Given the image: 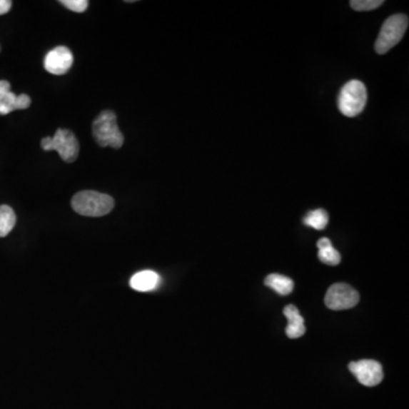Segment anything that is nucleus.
Here are the masks:
<instances>
[{
  "label": "nucleus",
  "instance_id": "f257e3e1",
  "mask_svg": "<svg viewBox=\"0 0 409 409\" xmlns=\"http://www.w3.org/2000/svg\"><path fill=\"white\" fill-rule=\"evenodd\" d=\"M72 207L78 214L89 218H101L114 208V199L101 192L81 191L72 198Z\"/></svg>",
  "mask_w": 409,
  "mask_h": 409
},
{
  "label": "nucleus",
  "instance_id": "f03ea898",
  "mask_svg": "<svg viewBox=\"0 0 409 409\" xmlns=\"http://www.w3.org/2000/svg\"><path fill=\"white\" fill-rule=\"evenodd\" d=\"M92 134L101 147L118 149L124 143V136L117 126L116 115L111 111H105L98 115L92 123Z\"/></svg>",
  "mask_w": 409,
  "mask_h": 409
},
{
  "label": "nucleus",
  "instance_id": "7ed1b4c3",
  "mask_svg": "<svg viewBox=\"0 0 409 409\" xmlns=\"http://www.w3.org/2000/svg\"><path fill=\"white\" fill-rule=\"evenodd\" d=\"M368 101L366 86L358 80H351L343 86L340 91L338 106L341 114L347 117H355L362 113Z\"/></svg>",
  "mask_w": 409,
  "mask_h": 409
},
{
  "label": "nucleus",
  "instance_id": "20e7f679",
  "mask_svg": "<svg viewBox=\"0 0 409 409\" xmlns=\"http://www.w3.org/2000/svg\"><path fill=\"white\" fill-rule=\"evenodd\" d=\"M408 28V17L404 14L390 16L382 26L375 42V51L380 55L387 54L391 48L398 45Z\"/></svg>",
  "mask_w": 409,
  "mask_h": 409
},
{
  "label": "nucleus",
  "instance_id": "39448f33",
  "mask_svg": "<svg viewBox=\"0 0 409 409\" xmlns=\"http://www.w3.org/2000/svg\"><path fill=\"white\" fill-rule=\"evenodd\" d=\"M41 147L45 151H55L59 153L61 159L66 163L76 161L80 151L76 134L70 130L59 128L53 138L47 136L41 140Z\"/></svg>",
  "mask_w": 409,
  "mask_h": 409
},
{
  "label": "nucleus",
  "instance_id": "423d86ee",
  "mask_svg": "<svg viewBox=\"0 0 409 409\" xmlns=\"http://www.w3.org/2000/svg\"><path fill=\"white\" fill-rule=\"evenodd\" d=\"M358 303L359 293L349 284H333L326 293L325 305L332 310L353 308Z\"/></svg>",
  "mask_w": 409,
  "mask_h": 409
},
{
  "label": "nucleus",
  "instance_id": "0eeeda50",
  "mask_svg": "<svg viewBox=\"0 0 409 409\" xmlns=\"http://www.w3.org/2000/svg\"><path fill=\"white\" fill-rule=\"evenodd\" d=\"M349 370L365 387H375L383 380V370L380 363L373 359H363L349 364Z\"/></svg>",
  "mask_w": 409,
  "mask_h": 409
},
{
  "label": "nucleus",
  "instance_id": "6e6552de",
  "mask_svg": "<svg viewBox=\"0 0 409 409\" xmlns=\"http://www.w3.org/2000/svg\"><path fill=\"white\" fill-rule=\"evenodd\" d=\"M73 64V54L66 47H57L46 55L45 69L54 76H63Z\"/></svg>",
  "mask_w": 409,
  "mask_h": 409
},
{
  "label": "nucleus",
  "instance_id": "1a4fd4ad",
  "mask_svg": "<svg viewBox=\"0 0 409 409\" xmlns=\"http://www.w3.org/2000/svg\"><path fill=\"white\" fill-rule=\"evenodd\" d=\"M283 314L288 318V328H286V333L290 339H297L303 337L306 328H305V320L299 313L298 308L293 305H288L283 309Z\"/></svg>",
  "mask_w": 409,
  "mask_h": 409
},
{
  "label": "nucleus",
  "instance_id": "9d476101",
  "mask_svg": "<svg viewBox=\"0 0 409 409\" xmlns=\"http://www.w3.org/2000/svg\"><path fill=\"white\" fill-rule=\"evenodd\" d=\"M161 282L158 274L153 271L147 270L136 273L130 280L132 289L140 293H147L156 289Z\"/></svg>",
  "mask_w": 409,
  "mask_h": 409
},
{
  "label": "nucleus",
  "instance_id": "9b49d317",
  "mask_svg": "<svg viewBox=\"0 0 409 409\" xmlns=\"http://www.w3.org/2000/svg\"><path fill=\"white\" fill-rule=\"evenodd\" d=\"M31 98L28 95L16 96L11 91L0 96V115H7L16 109H26L30 107Z\"/></svg>",
  "mask_w": 409,
  "mask_h": 409
},
{
  "label": "nucleus",
  "instance_id": "f8f14e48",
  "mask_svg": "<svg viewBox=\"0 0 409 409\" xmlns=\"http://www.w3.org/2000/svg\"><path fill=\"white\" fill-rule=\"evenodd\" d=\"M318 258H320V262L331 265V266L340 264L341 255L337 249H334L331 241L328 238H322V239L318 240Z\"/></svg>",
  "mask_w": 409,
  "mask_h": 409
},
{
  "label": "nucleus",
  "instance_id": "ddd939ff",
  "mask_svg": "<svg viewBox=\"0 0 409 409\" xmlns=\"http://www.w3.org/2000/svg\"><path fill=\"white\" fill-rule=\"evenodd\" d=\"M265 286L274 290L280 296L290 295L295 288L291 278L280 276V274H270L268 278H265Z\"/></svg>",
  "mask_w": 409,
  "mask_h": 409
},
{
  "label": "nucleus",
  "instance_id": "4468645a",
  "mask_svg": "<svg viewBox=\"0 0 409 409\" xmlns=\"http://www.w3.org/2000/svg\"><path fill=\"white\" fill-rule=\"evenodd\" d=\"M16 224V215L11 207L7 205L0 206V238L11 233Z\"/></svg>",
  "mask_w": 409,
  "mask_h": 409
},
{
  "label": "nucleus",
  "instance_id": "2eb2a0df",
  "mask_svg": "<svg viewBox=\"0 0 409 409\" xmlns=\"http://www.w3.org/2000/svg\"><path fill=\"white\" fill-rule=\"evenodd\" d=\"M328 213L324 211V209H316V211H312L309 212L308 214L303 218V223L306 224L307 226H310V228L320 231V230H324L328 226Z\"/></svg>",
  "mask_w": 409,
  "mask_h": 409
},
{
  "label": "nucleus",
  "instance_id": "dca6fc26",
  "mask_svg": "<svg viewBox=\"0 0 409 409\" xmlns=\"http://www.w3.org/2000/svg\"><path fill=\"white\" fill-rule=\"evenodd\" d=\"M350 5L355 11H373V9L383 5V1L382 0H353L350 1Z\"/></svg>",
  "mask_w": 409,
  "mask_h": 409
},
{
  "label": "nucleus",
  "instance_id": "f3484780",
  "mask_svg": "<svg viewBox=\"0 0 409 409\" xmlns=\"http://www.w3.org/2000/svg\"><path fill=\"white\" fill-rule=\"evenodd\" d=\"M61 4H63L66 9L76 11V13H84L88 9L89 1H86V0H61Z\"/></svg>",
  "mask_w": 409,
  "mask_h": 409
},
{
  "label": "nucleus",
  "instance_id": "a211bd4d",
  "mask_svg": "<svg viewBox=\"0 0 409 409\" xmlns=\"http://www.w3.org/2000/svg\"><path fill=\"white\" fill-rule=\"evenodd\" d=\"M11 9V1L9 0H0V15L7 14Z\"/></svg>",
  "mask_w": 409,
  "mask_h": 409
},
{
  "label": "nucleus",
  "instance_id": "6ab92c4d",
  "mask_svg": "<svg viewBox=\"0 0 409 409\" xmlns=\"http://www.w3.org/2000/svg\"><path fill=\"white\" fill-rule=\"evenodd\" d=\"M11 91V84L9 81H5V80H1L0 81V96H3L6 92Z\"/></svg>",
  "mask_w": 409,
  "mask_h": 409
}]
</instances>
